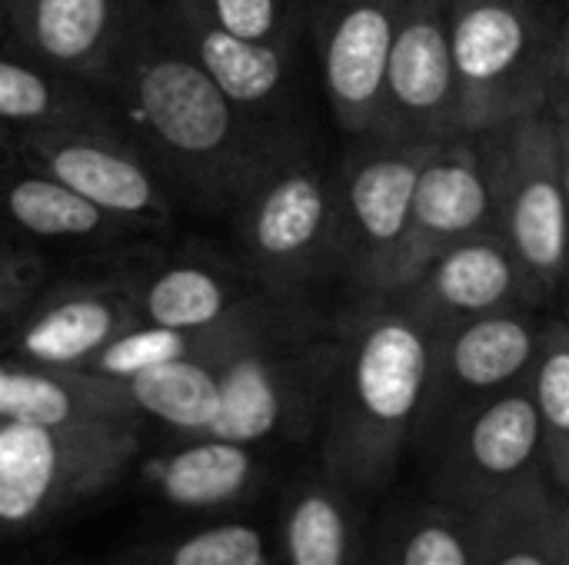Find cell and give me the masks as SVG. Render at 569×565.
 <instances>
[{
	"label": "cell",
	"mask_w": 569,
	"mask_h": 565,
	"mask_svg": "<svg viewBox=\"0 0 569 565\" xmlns=\"http://www.w3.org/2000/svg\"><path fill=\"white\" fill-rule=\"evenodd\" d=\"M40 273H43V260L37 253L0 243V286L3 290H30L33 293Z\"/></svg>",
	"instance_id": "cell-31"
},
{
	"label": "cell",
	"mask_w": 569,
	"mask_h": 565,
	"mask_svg": "<svg viewBox=\"0 0 569 565\" xmlns=\"http://www.w3.org/2000/svg\"><path fill=\"white\" fill-rule=\"evenodd\" d=\"M397 300L430 330L443 333L487 313L533 310L550 293L503 233L487 226L440 253Z\"/></svg>",
	"instance_id": "cell-14"
},
{
	"label": "cell",
	"mask_w": 569,
	"mask_h": 565,
	"mask_svg": "<svg viewBox=\"0 0 569 565\" xmlns=\"http://www.w3.org/2000/svg\"><path fill=\"white\" fill-rule=\"evenodd\" d=\"M560 140H563V180H567V200H569V120H560ZM567 293H569V280H567Z\"/></svg>",
	"instance_id": "cell-35"
},
{
	"label": "cell",
	"mask_w": 569,
	"mask_h": 565,
	"mask_svg": "<svg viewBox=\"0 0 569 565\" xmlns=\"http://www.w3.org/2000/svg\"><path fill=\"white\" fill-rule=\"evenodd\" d=\"M0 220L20 236L77 246L107 243L137 230L27 163L0 170Z\"/></svg>",
	"instance_id": "cell-21"
},
{
	"label": "cell",
	"mask_w": 569,
	"mask_h": 565,
	"mask_svg": "<svg viewBox=\"0 0 569 565\" xmlns=\"http://www.w3.org/2000/svg\"><path fill=\"white\" fill-rule=\"evenodd\" d=\"M550 113L560 120H569V17L560 20V33H557V70H553Z\"/></svg>",
	"instance_id": "cell-32"
},
{
	"label": "cell",
	"mask_w": 569,
	"mask_h": 565,
	"mask_svg": "<svg viewBox=\"0 0 569 565\" xmlns=\"http://www.w3.org/2000/svg\"><path fill=\"white\" fill-rule=\"evenodd\" d=\"M137 406L123 383L90 370L10 366L0 386V423L80 426V423H137Z\"/></svg>",
	"instance_id": "cell-20"
},
{
	"label": "cell",
	"mask_w": 569,
	"mask_h": 565,
	"mask_svg": "<svg viewBox=\"0 0 569 565\" xmlns=\"http://www.w3.org/2000/svg\"><path fill=\"white\" fill-rule=\"evenodd\" d=\"M563 523L569 526V496H563Z\"/></svg>",
	"instance_id": "cell-37"
},
{
	"label": "cell",
	"mask_w": 569,
	"mask_h": 565,
	"mask_svg": "<svg viewBox=\"0 0 569 565\" xmlns=\"http://www.w3.org/2000/svg\"><path fill=\"white\" fill-rule=\"evenodd\" d=\"M133 0H0V47L103 87Z\"/></svg>",
	"instance_id": "cell-16"
},
{
	"label": "cell",
	"mask_w": 569,
	"mask_h": 565,
	"mask_svg": "<svg viewBox=\"0 0 569 565\" xmlns=\"http://www.w3.org/2000/svg\"><path fill=\"white\" fill-rule=\"evenodd\" d=\"M487 226H493V200L477 140L453 137L437 143L420 170L407 233L383 296L403 293L440 253Z\"/></svg>",
	"instance_id": "cell-15"
},
{
	"label": "cell",
	"mask_w": 569,
	"mask_h": 565,
	"mask_svg": "<svg viewBox=\"0 0 569 565\" xmlns=\"http://www.w3.org/2000/svg\"><path fill=\"white\" fill-rule=\"evenodd\" d=\"M280 565H360L363 529L357 496L327 473L290 490L280 509Z\"/></svg>",
	"instance_id": "cell-22"
},
{
	"label": "cell",
	"mask_w": 569,
	"mask_h": 565,
	"mask_svg": "<svg viewBox=\"0 0 569 565\" xmlns=\"http://www.w3.org/2000/svg\"><path fill=\"white\" fill-rule=\"evenodd\" d=\"M547 323L550 320L533 316V310H507L437 333L433 373L417 443L433 450L467 410L527 383Z\"/></svg>",
	"instance_id": "cell-11"
},
{
	"label": "cell",
	"mask_w": 569,
	"mask_h": 565,
	"mask_svg": "<svg viewBox=\"0 0 569 565\" xmlns=\"http://www.w3.org/2000/svg\"><path fill=\"white\" fill-rule=\"evenodd\" d=\"M560 519H563V506H560ZM557 565H569V526L563 523V533H560V559Z\"/></svg>",
	"instance_id": "cell-36"
},
{
	"label": "cell",
	"mask_w": 569,
	"mask_h": 565,
	"mask_svg": "<svg viewBox=\"0 0 569 565\" xmlns=\"http://www.w3.org/2000/svg\"><path fill=\"white\" fill-rule=\"evenodd\" d=\"M180 3L193 7L197 13L210 17L217 27L237 37L297 47L300 17H303L297 0H180Z\"/></svg>",
	"instance_id": "cell-30"
},
{
	"label": "cell",
	"mask_w": 569,
	"mask_h": 565,
	"mask_svg": "<svg viewBox=\"0 0 569 565\" xmlns=\"http://www.w3.org/2000/svg\"><path fill=\"white\" fill-rule=\"evenodd\" d=\"M73 123H113V117L93 87L0 47V127L23 133Z\"/></svg>",
	"instance_id": "cell-25"
},
{
	"label": "cell",
	"mask_w": 569,
	"mask_h": 565,
	"mask_svg": "<svg viewBox=\"0 0 569 565\" xmlns=\"http://www.w3.org/2000/svg\"><path fill=\"white\" fill-rule=\"evenodd\" d=\"M27 167L60 180L93 206L133 226L170 223L177 196L117 123H73L17 133Z\"/></svg>",
	"instance_id": "cell-10"
},
{
	"label": "cell",
	"mask_w": 569,
	"mask_h": 565,
	"mask_svg": "<svg viewBox=\"0 0 569 565\" xmlns=\"http://www.w3.org/2000/svg\"><path fill=\"white\" fill-rule=\"evenodd\" d=\"M137 413L183 433L207 436L220 410V376L217 363L187 356L170 360L153 370L137 373L123 383Z\"/></svg>",
	"instance_id": "cell-26"
},
{
	"label": "cell",
	"mask_w": 569,
	"mask_h": 565,
	"mask_svg": "<svg viewBox=\"0 0 569 565\" xmlns=\"http://www.w3.org/2000/svg\"><path fill=\"white\" fill-rule=\"evenodd\" d=\"M527 386L543 430L547 476L560 496H569V313L547 323Z\"/></svg>",
	"instance_id": "cell-28"
},
{
	"label": "cell",
	"mask_w": 569,
	"mask_h": 565,
	"mask_svg": "<svg viewBox=\"0 0 569 565\" xmlns=\"http://www.w3.org/2000/svg\"><path fill=\"white\" fill-rule=\"evenodd\" d=\"M430 453L433 500L470 513L533 476H547L543 430L530 386H510L467 410Z\"/></svg>",
	"instance_id": "cell-9"
},
{
	"label": "cell",
	"mask_w": 569,
	"mask_h": 565,
	"mask_svg": "<svg viewBox=\"0 0 569 565\" xmlns=\"http://www.w3.org/2000/svg\"><path fill=\"white\" fill-rule=\"evenodd\" d=\"M160 565H273V556L257 526L220 523L170 543L160 553Z\"/></svg>",
	"instance_id": "cell-29"
},
{
	"label": "cell",
	"mask_w": 569,
	"mask_h": 565,
	"mask_svg": "<svg viewBox=\"0 0 569 565\" xmlns=\"http://www.w3.org/2000/svg\"><path fill=\"white\" fill-rule=\"evenodd\" d=\"M230 216L240 263L263 293L303 303L310 286L343 273L337 186L307 147L283 157Z\"/></svg>",
	"instance_id": "cell-4"
},
{
	"label": "cell",
	"mask_w": 569,
	"mask_h": 565,
	"mask_svg": "<svg viewBox=\"0 0 569 565\" xmlns=\"http://www.w3.org/2000/svg\"><path fill=\"white\" fill-rule=\"evenodd\" d=\"M377 137L403 143L463 137L450 53V0H403L383 70Z\"/></svg>",
	"instance_id": "cell-12"
},
{
	"label": "cell",
	"mask_w": 569,
	"mask_h": 565,
	"mask_svg": "<svg viewBox=\"0 0 569 565\" xmlns=\"http://www.w3.org/2000/svg\"><path fill=\"white\" fill-rule=\"evenodd\" d=\"M7 370H10V366H7V363H0V386H3V376H7Z\"/></svg>",
	"instance_id": "cell-38"
},
{
	"label": "cell",
	"mask_w": 569,
	"mask_h": 565,
	"mask_svg": "<svg viewBox=\"0 0 569 565\" xmlns=\"http://www.w3.org/2000/svg\"><path fill=\"white\" fill-rule=\"evenodd\" d=\"M377 565H477V516L430 500L390 519Z\"/></svg>",
	"instance_id": "cell-27"
},
{
	"label": "cell",
	"mask_w": 569,
	"mask_h": 565,
	"mask_svg": "<svg viewBox=\"0 0 569 565\" xmlns=\"http://www.w3.org/2000/svg\"><path fill=\"white\" fill-rule=\"evenodd\" d=\"M563 496L550 476H533L477 516V565H557L560 559V519Z\"/></svg>",
	"instance_id": "cell-24"
},
{
	"label": "cell",
	"mask_w": 569,
	"mask_h": 565,
	"mask_svg": "<svg viewBox=\"0 0 569 565\" xmlns=\"http://www.w3.org/2000/svg\"><path fill=\"white\" fill-rule=\"evenodd\" d=\"M143 323L207 333L220 326H237L250 320L273 316L290 300H277L263 293L253 276L240 266H227L217 260H177L143 276L137 290H130Z\"/></svg>",
	"instance_id": "cell-19"
},
{
	"label": "cell",
	"mask_w": 569,
	"mask_h": 565,
	"mask_svg": "<svg viewBox=\"0 0 569 565\" xmlns=\"http://www.w3.org/2000/svg\"><path fill=\"white\" fill-rule=\"evenodd\" d=\"M403 0H307L320 80L333 120L350 137L380 130L383 70Z\"/></svg>",
	"instance_id": "cell-13"
},
{
	"label": "cell",
	"mask_w": 569,
	"mask_h": 565,
	"mask_svg": "<svg viewBox=\"0 0 569 565\" xmlns=\"http://www.w3.org/2000/svg\"><path fill=\"white\" fill-rule=\"evenodd\" d=\"M567 3H569V0H567Z\"/></svg>",
	"instance_id": "cell-39"
},
{
	"label": "cell",
	"mask_w": 569,
	"mask_h": 565,
	"mask_svg": "<svg viewBox=\"0 0 569 565\" xmlns=\"http://www.w3.org/2000/svg\"><path fill=\"white\" fill-rule=\"evenodd\" d=\"M340 363L337 336L263 340L217 363L220 410L207 436L260 446L320 433Z\"/></svg>",
	"instance_id": "cell-6"
},
{
	"label": "cell",
	"mask_w": 569,
	"mask_h": 565,
	"mask_svg": "<svg viewBox=\"0 0 569 565\" xmlns=\"http://www.w3.org/2000/svg\"><path fill=\"white\" fill-rule=\"evenodd\" d=\"M260 473L263 466L253 446L190 436L187 446L147 466V483L177 509H223L243 503L257 490Z\"/></svg>",
	"instance_id": "cell-23"
},
{
	"label": "cell",
	"mask_w": 569,
	"mask_h": 565,
	"mask_svg": "<svg viewBox=\"0 0 569 565\" xmlns=\"http://www.w3.org/2000/svg\"><path fill=\"white\" fill-rule=\"evenodd\" d=\"M140 323L130 286L67 283L40 303H27L17 320L13 350L30 366L83 370L110 340Z\"/></svg>",
	"instance_id": "cell-18"
},
{
	"label": "cell",
	"mask_w": 569,
	"mask_h": 565,
	"mask_svg": "<svg viewBox=\"0 0 569 565\" xmlns=\"http://www.w3.org/2000/svg\"><path fill=\"white\" fill-rule=\"evenodd\" d=\"M560 20L540 0H450L463 137L550 110Z\"/></svg>",
	"instance_id": "cell-3"
},
{
	"label": "cell",
	"mask_w": 569,
	"mask_h": 565,
	"mask_svg": "<svg viewBox=\"0 0 569 565\" xmlns=\"http://www.w3.org/2000/svg\"><path fill=\"white\" fill-rule=\"evenodd\" d=\"M137 453L133 423H0V529H27L117 483Z\"/></svg>",
	"instance_id": "cell-7"
},
{
	"label": "cell",
	"mask_w": 569,
	"mask_h": 565,
	"mask_svg": "<svg viewBox=\"0 0 569 565\" xmlns=\"http://www.w3.org/2000/svg\"><path fill=\"white\" fill-rule=\"evenodd\" d=\"M30 303V290H3L0 286V326L13 316H20Z\"/></svg>",
	"instance_id": "cell-33"
},
{
	"label": "cell",
	"mask_w": 569,
	"mask_h": 565,
	"mask_svg": "<svg viewBox=\"0 0 569 565\" xmlns=\"http://www.w3.org/2000/svg\"><path fill=\"white\" fill-rule=\"evenodd\" d=\"M157 7L170 37L210 73V80L237 107L260 120L287 123L297 47L237 37L180 0H157Z\"/></svg>",
	"instance_id": "cell-17"
},
{
	"label": "cell",
	"mask_w": 569,
	"mask_h": 565,
	"mask_svg": "<svg viewBox=\"0 0 569 565\" xmlns=\"http://www.w3.org/2000/svg\"><path fill=\"white\" fill-rule=\"evenodd\" d=\"M340 333V363L320 426V470L357 500L380 496L417 443L437 330L397 296H370Z\"/></svg>",
	"instance_id": "cell-2"
},
{
	"label": "cell",
	"mask_w": 569,
	"mask_h": 565,
	"mask_svg": "<svg viewBox=\"0 0 569 565\" xmlns=\"http://www.w3.org/2000/svg\"><path fill=\"white\" fill-rule=\"evenodd\" d=\"M17 163H23V157H20V143H17V133H13V130H7V127H0V170L17 167Z\"/></svg>",
	"instance_id": "cell-34"
},
{
	"label": "cell",
	"mask_w": 569,
	"mask_h": 565,
	"mask_svg": "<svg viewBox=\"0 0 569 565\" xmlns=\"http://www.w3.org/2000/svg\"><path fill=\"white\" fill-rule=\"evenodd\" d=\"M97 93L177 203L203 216H230L283 157L303 147L290 123L237 107L170 37L157 0H133Z\"/></svg>",
	"instance_id": "cell-1"
},
{
	"label": "cell",
	"mask_w": 569,
	"mask_h": 565,
	"mask_svg": "<svg viewBox=\"0 0 569 565\" xmlns=\"http://www.w3.org/2000/svg\"><path fill=\"white\" fill-rule=\"evenodd\" d=\"M437 143H403L377 133L357 147L333 173L343 273L363 300L383 296L390 266L407 233L420 170Z\"/></svg>",
	"instance_id": "cell-8"
},
{
	"label": "cell",
	"mask_w": 569,
	"mask_h": 565,
	"mask_svg": "<svg viewBox=\"0 0 569 565\" xmlns=\"http://www.w3.org/2000/svg\"><path fill=\"white\" fill-rule=\"evenodd\" d=\"M493 200V226L550 296L567 293L569 200L557 117L537 113L473 137Z\"/></svg>",
	"instance_id": "cell-5"
}]
</instances>
